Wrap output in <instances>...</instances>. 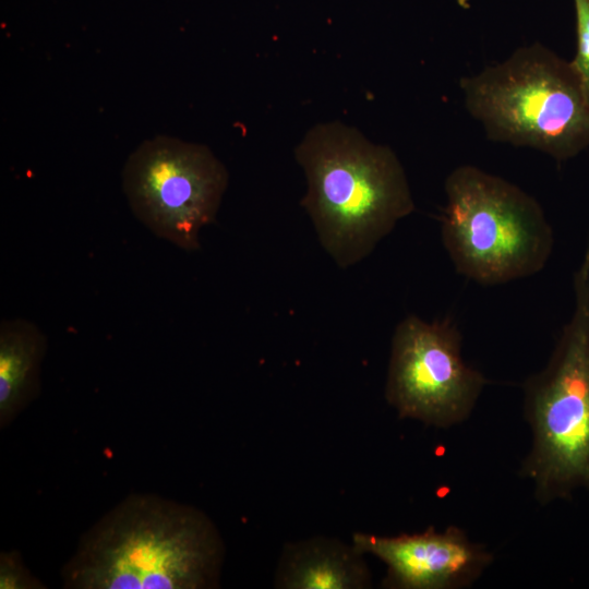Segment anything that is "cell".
Wrapping results in <instances>:
<instances>
[{
	"label": "cell",
	"instance_id": "cell-1",
	"mask_svg": "<svg viewBox=\"0 0 589 589\" xmlns=\"http://www.w3.org/2000/svg\"><path fill=\"white\" fill-rule=\"evenodd\" d=\"M225 548L196 507L133 494L82 537L62 570L72 589H206L218 585Z\"/></svg>",
	"mask_w": 589,
	"mask_h": 589
},
{
	"label": "cell",
	"instance_id": "cell-2",
	"mask_svg": "<svg viewBox=\"0 0 589 589\" xmlns=\"http://www.w3.org/2000/svg\"><path fill=\"white\" fill-rule=\"evenodd\" d=\"M296 158L308 183L301 205L340 268L364 260L416 208L396 154L353 128L340 122L312 128Z\"/></svg>",
	"mask_w": 589,
	"mask_h": 589
},
{
	"label": "cell",
	"instance_id": "cell-3",
	"mask_svg": "<svg viewBox=\"0 0 589 589\" xmlns=\"http://www.w3.org/2000/svg\"><path fill=\"white\" fill-rule=\"evenodd\" d=\"M489 139L564 161L589 146V101L569 61L540 44L461 81Z\"/></svg>",
	"mask_w": 589,
	"mask_h": 589
},
{
	"label": "cell",
	"instance_id": "cell-4",
	"mask_svg": "<svg viewBox=\"0 0 589 589\" xmlns=\"http://www.w3.org/2000/svg\"><path fill=\"white\" fill-rule=\"evenodd\" d=\"M575 309L546 366L524 384L531 450L520 473L545 504L589 491V249L574 275Z\"/></svg>",
	"mask_w": 589,
	"mask_h": 589
},
{
	"label": "cell",
	"instance_id": "cell-5",
	"mask_svg": "<svg viewBox=\"0 0 589 589\" xmlns=\"http://www.w3.org/2000/svg\"><path fill=\"white\" fill-rule=\"evenodd\" d=\"M442 240L456 271L484 286L539 273L553 248L540 204L517 185L474 166L445 181Z\"/></svg>",
	"mask_w": 589,
	"mask_h": 589
},
{
	"label": "cell",
	"instance_id": "cell-6",
	"mask_svg": "<svg viewBox=\"0 0 589 589\" xmlns=\"http://www.w3.org/2000/svg\"><path fill=\"white\" fill-rule=\"evenodd\" d=\"M122 184L130 208L146 228L195 251L201 229L217 215L228 172L208 147L157 136L129 156Z\"/></svg>",
	"mask_w": 589,
	"mask_h": 589
},
{
	"label": "cell",
	"instance_id": "cell-7",
	"mask_svg": "<svg viewBox=\"0 0 589 589\" xmlns=\"http://www.w3.org/2000/svg\"><path fill=\"white\" fill-rule=\"evenodd\" d=\"M486 378L461 356V335L450 320L409 315L392 339L385 396L400 418L449 428L471 413Z\"/></svg>",
	"mask_w": 589,
	"mask_h": 589
},
{
	"label": "cell",
	"instance_id": "cell-8",
	"mask_svg": "<svg viewBox=\"0 0 589 589\" xmlns=\"http://www.w3.org/2000/svg\"><path fill=\"white\" fill-rule=\"evenodd\" d=\"M352 544L387 567L383 586L390 589H460L471 586L492 563V554L449 526L420 533L383 537L356 532Z\"/></svg>",
	"mask_w": 589,
	"mask_h": 589
},
{
	"label": "cell",
	"instance_id": "cell-9",
	"mask_svg": "<svg viewBox=\"0 0 589 589\" xmlns=\"http://www.w3.org/2000/svg\"><path fill=\"white\" fill-rule=\"evenodd\" d=\"M363 553L340 540L315 537L288 543L275 574L283 589H363L371 573Z\"/></svg>",
	"mask_w": 589,
	"mask_h": 589
},
{
	"label": "cell",
	"instance_id": "cell-10",
	"mask_svg": "<svg viewBox=\"0 0 589 589\" xmlns=\"http://www.w3.org/2000/svg\"><path fill=\"white\" fill-rule=\"evenodd\" d=\"M47 338L31 321L0 324V428L4 429L37 396Z\"/></svg>",
	"mask_w": 589,
	"mask_h": 589
},
{
	"label": "cell",
	"instance_id": "cell-11",
	"mask_svg": "<svg viewBox=\"0 0 589 589\" xmlns=\"http://www.w3.org/2000/svg\"><path fill=\"white\" fill-rule=\"evenodd\" d=\"M576 17V53L570 62L589 101V0H573Z\"/></svg>",
	"mask_w": 589,
	"mask_h": 589
},
{
	"label": "cell",
	"instance_id": "cell-12",
	"mask_svg": "<svg viewBox=\"0 0 589 589\" xmlns=\"http://www.w3.org/2000/svg\"><path fill=\"white\" fill-rule=\"evenodd\" d=\"M43 584L31 574L16 551L0 554V589H39Z\"/></svg>",
	"mask_w": 589,
	"mask_h": 589
}]
</instances>
